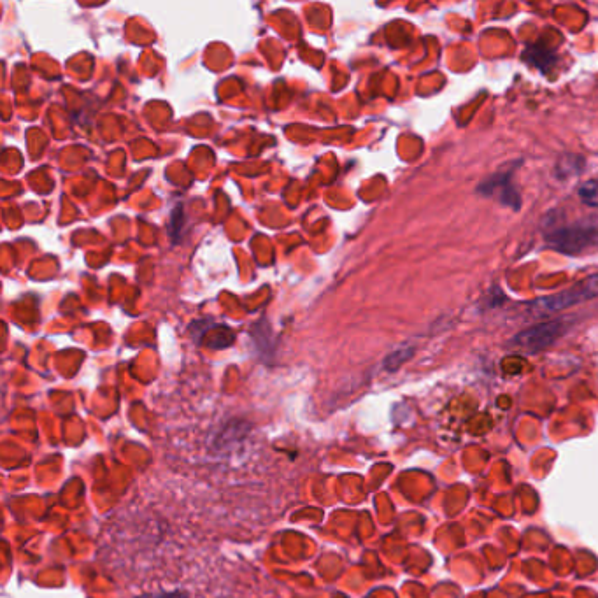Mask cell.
I'll return each mask as SVG.
<instances>
[{"instance_id": "6da1fadb", "label": "cell", "mask_w": 598, "mask_h": 598, "mask_svg": "<svg viewBox=\"0 0 598 598\" xmlns=\"http://www.w3.org/2000/svg\"><path fill=\"white\" fill-rule=\"evenodd\" d=\"M546 241L551 248L567 255H579L598 248V220L577 221L555 228L546 234Z\"/></svg>"}, {"instance_id": "7a4b0ae2", "label": "cell", "mask_w": 598, "mask_h": 598, "mask_svg": "<svg viewBox=\"0 0 598 598\" xmlns=\"http://www.w3.org/2000/svg\"><path fill=\"white\" fill-rule=\"evenodd\" d=\"M595 297H598V274H593L590 278L579 281L576 285L570 286L569 290H565V292L535 300L530 304V309L539 314L558 313V311L577 306L581 302H588V300L595 299Z\"/></svg>"}, {"instance_id": "3957f363", "label": "cell", "mask_w": 598, "mask_h": 598, "mask_svg": "<svg viewBox=\"0 0 598 598\" xmlns=\"http://www.w3.org/2000/svg\"><path fill=\"white\" fill-rule=\"evenodd\" d=\"M569 318H558V320L539 323L535 327L527 328L513 339V346L527 349L530 353H537L542 349L549 348L555 344L567 330H569Z\"/></svg>"}, {"instance_id": "277c9868", "label": "cell", "mask_w": 598, "mask_h": 598, "mask_svg": "<svg viewBox=\"0 0 598 598\" xmlns=\"http://www.w3.org/2000/svg\"><path fill=\"white\" fill-rule=\"evenodd\" d=\"M514 172H516L514 167L507 171L495 172L493 176L477 186V193L485 197H495L502 206L518 211L521 207V197L518 188L514 185Z\"/></svg>"}, {"instance_id": "5b68a950", "label": "cell", "mask_w": 598, "mask_h": 598, "mask_svg": "<svg viewBox=\"0 0 598 598\" xmlns=\"http://www.w3.org/2000/svg\"><path fill=\"white\" fill-rule=\"evenodd\" d=\"M523 60L537 67L539 71L548 72L556 64V55L542 44H530L525 48Z\"/></svg>"}, {"instance_id": "8992f818", "label": "cell", "mask_w": 598, "mask_h": 598, "mask_svg": "<svg viewBox=\"0 0 598 598\" xmlns=\"http://www.w3.org/2000/svg\"><path fill=\"white\" fill-rule=\"evenodd\" d=\"M583 165L584 158L577 157V155H567V157L560 158V162L556 164V176L560 179L577 176L579 172L583 171Z\"/></svg>"}, {"instance_id": "52a82bcc", "label": "cell", "mask_w": 598, "mask_h": 598, "mask_svg": "<svg viewBox=\"0 0 598 598\" xmlns=\"http://www.w3.org/2000/svg\"><path fill=\"white\" fill-rule=\"evenodd\" d=\"M579 199L588 207H598V176L581 185Z\"/></svg>"}]
</instances>
